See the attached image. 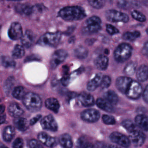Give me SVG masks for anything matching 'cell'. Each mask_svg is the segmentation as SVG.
Instances as JSON below:
<instances>
[{"instance_id": "39", "label": "cell", "mask_w": 148, "mask_h": 148, "mask_svg": "<svg viewBox=\"0 0 148 148\" xmlns=\"http://www.w3.org/2000/svg\"><path fill=\"white\" fill-rule=\"evenodd\" d=\"M89 4L93 8L100 9L104 7L106 3L105 0H88Z\"/></svg>"}, {"instance_id": "32", "label": "cell", "mask_w": 148, "mask_h": 148, "mask_svg": "<svg viewBox=\"0 0 148 148\" xmlns=\"http://www.w3.org/2000/svg\"><path fill=\"white\" fill-rule=\"evenodd\" d=\"M12 95L14 97L18 100L23 99L25 95L24 88L22 86H17L15 87L12 92Z\"/></svg>"}, {"instance_id": "11", "label": "cell", "mask_w": 148, "mask_h": 148, "mask_svg": "<svg viewBox=\"0 0 148 148\" xmlns=\"http://www.w3.org/2000/svg\"><path fill=\"white\" fill-rule=\"evenodd\" d=\"M41 125L43 130L56 132L58 130V125L54 118L51 115L45 116L41 121Z\"/></svg>"}, {"instance_id": "14", "label": "cell", "mask_w": 148, "mask_h": 148, "mask_svg": "<svg viewBox=\"0 0 148 148\" xmlns=\"http://www.w3.org/2000/svg\"><path fill=\"white\" fill-rule=\"evenodd\" d=\"M38 139L39 141L48 147L53 148L57 145L56 140L44 132H41L38 134Z\"/></svg>"}, {"instance_id": "22", "label": "cell", "mask_w": 148, "mask_h": 148, "mask_svg": "<svg viewBox=\"0 0 148 148\" xmlns=\"http://www.w3.org/2000/svg\"><path fill=\"white\" fill-rule=\"evenodd\" d=\"M59 142L63 148H72L73 143L72 138L68 134L61 135L59 137Z\"/></svg>"}, {"instance_id": "13", "label": "cell", "mask_w": 148, "mask_h": 148, "mask_svg": "<svg viewBox=\"0 0 148 148\" xmlns=\"http://www.w3.org/2000/svg\"><path fill=\"white\" fill-rule=\"evenodd\" d=\"M23 35L22 27L21 24L16 22L13 23L8 31V35L9 38L13 40H17L21 39Z\"/></svg>"}, {"instance_id": "53", "label": "cell", "mask_w": 148, "mask_h": 148, "mask_svg": "<svg viewBox=\"0 0 148 148\" xmlns=\"http://www.w3.org/2000/svg\"><path fill=\"white\" fill-rule=\"evenodd\" d=\"M6 120V116L5 115H0V125L4 123Z\"/></svg>"}, {"instance_id": "50", "label": "cell", "mask_w": 148, "mask_h": 148, "mask_svg": "<svg viewBox=\"0 0 148 148\" xmlns=\"http://www.w3.org/2000/svg\"><path fill=\"white\" fill-rule=\"evenodd\" d=\"M143 98L146 102L147 103L148 101V85L146 86L143 93Z\"/></svg>"}, {"instance_id": "16", "label": "cell", "mask_w": 148, "mask_h": 148, "mask_svg": "<svg viewBox=\"0 0 148 148\" xmlns=\"http://www.w3.org/2000/svg\"><path fill=\"white\" fill-rule=\"evenodd\" d=\"M78 100L84 107H91L94 106L95 103L93 96L86 92L81 93L78 96Z\"/></svg>"}, {"instance_id": "20", "label": "cell", "mask_w": 148, "mask_h": 148, "mask_svg": "<svg viewBox=\"0 0 148 148\" xmlns=\"http://www.w3.org/2000/svg\"><path fill=\"white\" fill-rule=\"evenodd\" d=\"M9 114L12 117L17 118L23 114V110L17 103H13L9 105L8 108Z\"/></svg>"}, {"instance_id": "28", "label": "cell", "mask_w": 148, "mask_h": 148, "mask_svg": "<svg viewBox=\"0 0 148 148\" xmlns=\"http://www.w3.org/2000/svg\"><path fill=\"white\" fill-rule=\"evenodd\" d=\"M104 99L107 101L112 105L117 104L119 101L118 95L117 94L112 90H108L104 93L103 95Z\"/></svg>"}, {"instance_id": "56", "label": "cell", "mask_w": 148, "mask_h": 148, "mask_svg": "<svg viewBox=\"0 0 148 148\" xmlns=\"http://www.w3.org/2000/svg\"><path fill=\"white\" fill-rule=\"evenodd\" d=\"M5 110V106L3 105H0V115L2 114Z\"/></svg>"}, {"instance_id": "4", "label": "cell", "mask_w": 148, "mask_h": 148, "mask_svg": "<svg viewBox=\"0 0 148 148\" xmlns=\"http://www.w3.org/2000/svg\"><path fill=\"white\" fill-rule=\"evenodd\" d=\"M132 47L127 43L120 44L114 52L116 60L119 62H123L128 60L132 54Z\"/></svg>"}, {"instance_id": "38", "label": "cell", "mask_w": 148, "mask_h": 148, "mask_svg": "<svg viewBox=\"0 0 148 148\" xmlns=\"http://www.w3.org/2000/svg\"><path fill=\"white\" fill-rule=\"evenodd\" d=\"M131 15L133 18L138 21L144 22L146 21L147 18L142 13L137 10H134L131 12Z\"/></svg>"}, {"instance_id": "10", "label": "cell", "mask_w": 148, "mask_h": 148, "mask_svg": "<svg viewBox=\"0 0 148 148\" xmlns=\"http://www.w3.org/2000/svg\"><path fill=\"white\" fill-rule=\"evenodd\" d=\"M109 138L113 142L123 147L127 148L130 146L131 142L129 138L119 132H113L110 135Z\"/></svg>"}, {"instance_id": "5", "label": "cell", "mask_w": 148, "mask_h": 148, "mask_svg": "<svg viewBox=\"0 0 148 148\" xmlns=\"http://www.w3.org/2000/svg\"><path fill=\"white\" fill-rule=\"evenodd\" d=\"M101 20L100 17L96 16H91L85 21L83 31L85 34L97 33L101 29Z\"/></svg>"}, {"instance_id": "21", "label": "cell", "mask_w": 148, "mask_h": 148, "mask_svg": "<svg viewBox=\"0 0 148 148\" xmlns=\"http://www.w3.org/2000/svg\"><path fill=\"white\" fill-rule=\"evenodd\" d=\"M103 77V76L101 74H97L93 79L89 81L87 85L88 90L89 91H94L95 90L97 87L101 85Z\"/></svg>"}, {"instance_id": "54", "label": "cell", "mask_w": 148, "mask_h": 148, "mask_svg": "<svg viewBox=\"0 0 148 148\" xmlns=\"http://www.w3.org/2000/svg\"><path fill=\"white\" fill-rule=\"evenodd\" d=\"M102 148H120L117 146L114 145H111V144H106Z\"/></svg>"}, {"instance_id": "55", "label": "cell", "mask_w": 148, "mask_h": 148, "mask_svg": "<svg viewBox=\"0 0 148 148\" xmlns=\"http://www.w3.org/2000/svg\"><path fill=\"white\" fill-rule=\"evenodd\" d=\"M77 95V94L75 92H70L68 95V99H71V98H74L76 97Z\"/></svg>"}, {"instance_id": "19", "label": "cell", "mask_w": 148, "mask_h": 148, "mask_svg": "<svg viewBox=\"0 0 148 148\" xmlns=\"http://www.w3.org/2000/svg\"><path fill=\"white\" fill-rule=\"evenodd\" d=\"M16 10L20 14L26 16L30 15L35 11L34 6L28 4H22L17 5Z\"/></svg>"}, {"instance_id": "37", "label": "cell", "mask_w": 148, "mask_h": 148, "mask_svg": "<svg viewBox=\"0 0 148 148\" xmlns=\"http://www.w3.org/2000/svg\"><path fill=\"white\" fill-rule=\"evenodd\" d=\"M137 64L135 62H130L125 67L124 72L125 74L129 75H131L134 73L136 70Z\"/></svg>"}, {"instance_id": "35", "label": "cell", "mask_w": 148, "mask_h": 148, "mask_svg": "<svg viewBox=\"0 0 148 148\" xmlns=\"http://www.w3.org/2000/svg\"><path fill=\"white\" fill-rule=\"evenodd\" d=\"M1 63L6 68H14L15 66L16 62L12 58L8 56H3L1 58Z\"/></svg>"}, {"instance_id": "27", "label": "cell", "mask_w": 148, "mask_h": 148, "mask_svg": "<svg viewBox=\"0 0 148 148\" xmlns=\"http://www.w3.org/2000/svg\"><path fill=\"white\" fill-rule=\"evenodd\" d=\"M15 132L14 127L11 126H7L3 130V138L6 142H10L13 140L15 136Z\"/></svg>"}, {"instance_id": "15", "label": "cell", "mask_w": 148, "mask_h": 148, "mask_svg": "<svg viewBox=\"0 0 148 148\" xmlns=\"http://www.w3.org/2000/svg\"><path fill=\"white\" fill-rule=\"evenodd\" d=\"M132 81L131 78L127 77H120L116 79V88L122 93L126 94Z\"/></svg>"}, {"instance_id": "30", "label": "cell", "mask_w": 148, "mask_h": 148, "mask_svg": "<svg viewBox=\"0 0 148 148\" xmlns=\"http://www.w3.org/2000/svg\"><path fill=\"white\" fill-rule=\"evenodd\" d=\"M25 50L24 48L21 45H17L15 46L13 52L12 56L14 59H21L24 56Z\"/></svg>"}, {"instance_id": "25", "label": "cell", "mask_w": 148, "mask_h": 148, "mask_svg": "<svg viewBox=\"0 0 148 148\" xmlns=\"http://www.w3.org/2000/svg\"><path fill=\"white\" fill-rule=\"evenodd\" d=\"M96 104L98 108L104 111L110 113L114 112V108L113 105L104 99L98 98L96 100Z\"/></svg>"}, {"instance_id": "29", "label": "cell", "mask_w": 148, "mask_h": 148, "mask_svg": "<svg viewBox=\"0 0 148 148\" xmlns=\"http://www.w3.org/2000/svg\"><path fill=\"white\" fill-rule=\"evenodd\" d=\"M148 67L146 65H143L141 66L138 69L136 73L137 79L140 82H145L148 79Z\"/></svg>"}, {"instance_id": "36", "label": "cell", "mask_w": 148, "mask_h": 148, "mask_svg": "<svg viewBox=\"0 0 148 148\" xmlns=\"http://www.w3.org/2000/svg\"><path fill=\"white\" fill-rule=\"evenodd\" d=\"M77 146L80 148H94L93 143L84 138L78 139L77 141Z\"/></svg>"}, {"instance_id": "43", "label": "cell", "mask_w": 148, "mask_h": 148, "mask_svg": "<svg viewBox=\"0 0 148 148\" xmlns=\"http://www.w3.org/2000/svg\"><path fill=\"white\" fill-rule=\"evenodd\" d=\"M106 30L110 35H115L119 33V30L114 26L108 24L106 25Z\"/></svg>"}, {"instance_id": "47", "label": "cell", "mask_w": 148, "mask_h": 148, "mask_svg": "<svg viewBox=\"0 0 148 148\" xmlns=\"http://www.w3.org/2000/svg\"><path fill=\"white\" fill-rule=\"evenodd\" d=\"M70 82V77L68 75H67V74H65V75L62 78L61 82L63 85L67 86L68 85Z\"/></svg>"}, {"instance_id": "40", "label": "cell", "mask_w": 148, "mask_h": 148, "mask_svg": "<svg viewBox=\"0 0 148 148\" xmlns=\"http://www.w3.org/2000/svg\"><path fill=\"white\" fill-rule=\"evenodd\" d=\"M14 83V79L13 77H9L5 82L4 84V90L6 92H9Z\"/></svg>"}, {"instance_id": "31", "label": "cell", "mask_w": 148, "mask_h": 148, "mask_svg": "<svg viewBox=\"0 0 148 148\" xmlns=\"http://www.w3.org/2000/svg\"><path fill=\"white\" fill-rule=\"evenodd\" d=\"M122 124L129 133L140 129L136 124H135L133 121L129 120L123 121Z\"/></svg>"}, {"instance_id": "12", "label": "cell", "mask_w": 148, "mask_h": 148, "mask_svg": "<svg viewBox=\"0 0 148 148\" xmlns=\"http://www.w3.org/2000/svg\"><path fill=\"white\" fill-rule=\"evenodd\" d=\"M81 117L86 122L93 123L96 122L99 120L100 113L96 110L89 109L83 111L81 114Z\"/></svg>"}, {"instance_id": "52", "label": "cell", "mask_w": 148, "mask_h": 148, "mask_svg": "<svg viewBox=\"0 0 148 148\" xmlns=\"http://www.w3.org/2000/svg\"><path fill=\"white\" fill-rule=\"evenodd\" d=\"M74 27H70L68 28L67 30L66 31V32H65V34L67 35H70V34H72L73 33V31H74V30L75 29Z\"/></svg>"}, {"instance_id": "23", "label": "cell", "mask_w": 148, "mask_h": 148, "mask_svg": "<svg viewBox=\"0 0 148 148\" xmlns=\"http://www.w3.org/2000/svg\"><path fill=\"white\" fill-rule=\"evenodd\" d=\"M135 122L137 126L140 129L144 131H148V121L147 116L144 115H139L135 118Z\"/></svg>"}, {"instance_id": "57", "label": "cell", "mask_w": 148, "mask_h": 148, "mask_svg": "<svg viewBox=\"0 0 148 148\" xmlns=\"http://www.w3.org/2000/svg\"><path fill=\"white\" fill-rule=\"evenodd\" d=\"M8 1H22V0H8Z\"/></svg>"}, {"instance_id": "24", "label": "cell", "mask_w": 148, "mask_h": 148, "mask_svg": "<svg viewBox=\"0 0 148 148\" xmlns=\"http://www.w3.org/2000/svg\"><path fill=\"white\" fill-rule=\"evenodd\" d=\"M46 108L55 113H57L60 109V104L57 99L55 98H49L45 101Z\"/></svg>"}, {"instance_id": "9", "label": "cell", "mask_w": 148, "mask_h": 148, "mask_svg": "<svg viewBox=\"0 0 148 148\" xmlns=\"http://www.w3.org/2000/svg\"><path fill=\"white\" fill-rule=\"evenodd\" d=\"M129 137L130 142L136 147H141L146 140V135L140 129L129 133Z\"/></svg>"}, {"instance_id": "8", "label": "cell", "mask_w": 148, "mask_h": 148, "mask_svg": "<svg viewBox=\"0 0 148 148\" xmlns=\"http://www.w3.org/2000/svg\"><path fill=\"white\" fill-rule=\"evenodd\" d=\"M142 92V87L138 82L132 81L128 88L126 95L129 98L136 99L140 97Z\"/></svg>"}, {"instance_id": "17", "label": "cell", "mask_w": 148, "mask_h": 148, "mask_svg": "<svg viewBox=\"0 0 148 148\" xmlns=\"http://www.w3.org/2000/svg\"><path fill=\"white\" fill-rule=\"evenodd\" d=\"M108 58L103 55L98 56L94 61L95 66L99 70H106L108 66Z\"/></svg>"}, {"instance_id": "7", "label": "cell", "mask_w": 148, "mask_h": 148, "mask_svg": "<svg viewBox=\"0 0 148 148\" xmlns=\"http://www.w3.org/2000/svg\"><path fill=\"white\" fill-rule=\"evenodd\" d=\"M68 56L67 51L63 49L56 50L53 54L50 60V66L52 69L56 68L60 64L63 62Z\"/></svg>"}, {"instance_id": "33", "label": "cell", "mask_w": 148, "mask_h": 148, "mask_svg": "<svg viewBox=\"0 0 148 148\" xmlns=\"http://www.w3.org/2000/svg\"><path fill=\"white\" fill-rule=\"evenodd\" d=\"M140 33L138 31L127 32L123 35V38L126 40L133 41L140 37Z\"/></svg>"}, {"instance_id": "48", "label": "cell", "mask_w": 148, "mask_h": 148, "mask_svg": "<svg viewBox=\"0 0 148 148\" xmlns=\"http://www.w3.org/2000/svg\"><path fill=\"white\" fill-rule=\"evenodd\" d=\"M41 60L40 57L36 55H31L27 57L25 62L33 61H40Z\"/></svg>"}, {"instance_id": "44", "label": "cell", "mask_w": 148, "mask_h": 148, "mask_svg": "<svg viewBox=\"0 0 148 148\" xmlns=\"http://www.w3.org/2000/svg\"><path fill=\"white\" fill-rule=\"evenodd\" d=\"M23 147H24V142L22 138H17L13 142V148H23Z\"/></svg>"}, {"instance_id": "26", "label": "cell", "mask_w": 148, "mask_h": 148, "mask_svg": "<svg viewBox=\"0 0 148 148\" xmlns=\"http://www.w3.org/2000/svg\"><path fill=\"white\" fill-rule=\"evenodd\" d=\"M16 127L21 131H26L28 128V122L27 119L22 117H17L14 121Z\"/></svg>"}, {"instance_id": "51", "label": "cell", "mask_w": 148, "mask_h": 148, "mask_svg": "<svg viewBox=\"0 0 148 148\" xmlns=\"http://www.w3.org/2000/svg\"><path fill=\"white\" fill-rule=\"evenodd\" d=\"M142 53L145 55H148V42H147L144 45L143 49H142Z\"/></svg>"}, {"instance_id": "1", "label": "cell", "mask_w": 148, "mask_h": 148, "mask_svg": "<svg viewBox=\"0 0 148 148\" xmlns=\"http://www.w3.org/2000/svg\"><path fill=\"white\" fill-rule=\"evenodd\" d=\"M58 16L64 21H71L82 20L87 14L83 8L76 6L63 8L58 12Z\"/></svg>"}, {"instance_id": "46", "label": "cell", "mask_w": 148, "mask_h": 148, "mask_svg": "<svg viewBox=\"0 0 148 148\" xmlns=\"http://www.w3.org/2000/svg\"><path fill=\"white\" fill-rule=\"evenodd\" d=\"M117 6L120 8L127 9L129 7V4L126 0H118Z\"/></svg>"}, {"instance_id": "45", "label": "cell", "mask_w": 148, "mask_h": 148, "mask_svg": "<svg viewBox=\"0 0 148 148\" xmlns=\"http://www.w3.org/2000/svg\"><path fill=\"white\" fill-rule=\"evenodd\" d=\"M29 147L30 148H43L41 143L34 139L30 140Z\"/></svg>"}, {"instance_id": "49", "label": "cell", "mask_w": 148, "mask_h": 148, "mask_svg": "<svg viewBox=\"0 0 148 148\" xmlns=\"http://www.w3.org/2000/svg\"><path fill=\"white\" fill-rule=\"evenodd\" d=\"M41 115H37L35 117H33L30 121L29 124L30 125H34L35 123L38 122L40 120V119L41 118Z\"/></svg>"}, {"instance_id": "18", "label": "cell", "mask_w": 148, "mask_h": 148, "mask_svg": "<svg viewBox=\"0 0 148 148\" xmlns=\"http://www.w3.org/2000/svg\"><path fill=\"white\" fill-rule=\"evenodd\" d=\"M21 39V42L23 46L26 48L31 47L34 41V36L32 31L26 30L24 34L23 35Z\"/></svg>"}, {"instance_id": "3", "label": "cell", "mask_w": 148, "mask_h": 148, "mask_svg": "<svg viewBox=\"0 0 148 148\" xmlns=\"http://www.w3.org/2000/svg\"><path fill=\"white\" fill-rule=\"evenodd\" d=\"M61 37L60 32L46 33L40 37L37 43L41 46L55 47L59 44Z\"/></svg>"}, {"instance_id": "41", "label": "cell", "mask_w": 148, "mask_h": 148, "mask_svg": "<svg viewBox=\"0 0 148 148\" xmlns=\"http://www.w3.org/2000/svg\"><path fill=\"white\" fill-rule=\"evenodd\" d=\"M111 78L108 76L105 75L103 77L101 86L102 88H107L110 86L111 84Z\"/></svg>"}, {"instance_id": "6", "label": "cell", "mask_w": 148, "mask_h": 148, "mask_svg": "<svg viewBox=\"0 0 148 148\" xmlns=\"http://www.w3.org/2000/svg\"><path fill=\"white\" fill-rule=\"evenodd\" d=\"M105 16L107 20L112 22L127 23L129 21V17L127 14L115 10H109L106 11Z\"/></svg>"}, {"instance_id": "2", "label": "cell", "mask_w": 148, "mask_h": 148, "mask_svg": "<svg viewBox=\"0 0 148 148\" xmlns=\"http://www.w3.org/2000/svg\"><path fill=\"white\" fill-rule=\"evenodd\" d=\"M23 102L25 107L31 112H37L41 108V100L35 93L29 92L26 94L23 98Z\"/></svg>"}, {"instance_id": "34", "label": "cell", "mask_w": 148, "mask_h": 148, "mask_svg": "<svg viewBox=\"0 0 148 148\" xmlns=\"http://www.w3.org/2000/svg\"><path fill=\"white\" fill-rule=\"evenodd\" d=\"M87 50L83 47H80L75 50L74 55L78 59H83L86 58L88 55Z\"/></svg>"}, {"instance_id": "42", "label": "cell", "mask_w": 148, "mask_h": 148, "mask_svg": "<svg viewBox=\"0 0 148 148\" xmlns=\"http://www.w3.org/2000/svg\"><path fill=\"white\" fill-rule=\"evenodd\" d=\"M102 120L103 123L107 125H114L116 123V120L113 116L108 115L103 116Z\"/></svg>"}]
</instances>
